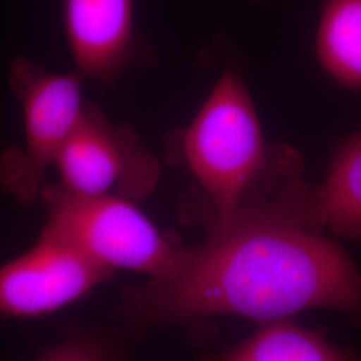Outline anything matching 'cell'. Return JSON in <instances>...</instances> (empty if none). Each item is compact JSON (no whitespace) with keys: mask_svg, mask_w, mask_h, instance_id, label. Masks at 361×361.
<instances>
[{"mask_svg":"<svg viewBox=\"0 0 361 361\" xmlns=\"http://www.w3.org/2000/svg\"><path fill=\"white\" fill-rule=\"evenodd\" d=\"M314 52L326 77L350 91H361V0H325Z\"/></svg>","mask_w":361,"mask_h":361,"instance_id":"obj_10","label":"cell"},{"mask_svg":"<svg viewBox=\"0 0 361 361\" xmlns=\"http://www.w3.org/2000/svg\"><path fill=\"white\" fill-rule=\"evenodd\" d=\"M314 219L336 237L361 240V130L336 143L322 186L314 188Z\"/></svg>","mask_w":361,"mask_h":361,"instance_id":"obj_8","label":"cell"},{"mask_svg":"<svg viewBox=\"0 0 361 361\" xmlns=\"http://www.w3.org/2000/svg\"><path fill=\"white\" fill-rule=\"evenodd\" d=\"M42 231L63 240L110 271L141 273L149 280L174 276L190 249L159 231L135 201L119 195H86L47 185Z\"/></svg>","mask_w":361,"mask_h":361,"instance_id":"obj_3","label":"cell"},{"mask_svg":"<svg viewBox=\"0 0 361 361\" xmlns=\"http://www.w3.org/2000/svg\"><path fill=\"white\" fill-rule=\"evenodd\" d=\"M118 350L106 336L90 329H73L59 341L40 348L37 360L101 361L113 360Z\"/></svg>","mask_w":361,"mask_h":361,"instance_id":"obj_11","label":"cell"},{"mask_svg":"<svg viewBox=\"0 0 361 361\" xmlns=\"http://www.w3.org/2000/svg\"><path fill=\"white\" fill-rule=\"evenodd\" d=\"M114 271L42 231L22 255L0 265V317L39 319L89 296Z\"/></svg>","mask_w":361,"mask_h":361,"instance_id":"obj_6","label":"cell"},{"mask_svg":"<svg viewBox=\"0 0 361 361\" xmlns=\"http://www.w3.org/2000/svg\"><path fill=\"white\" fill-rule=\"evenodd\" d=\"M54 170L66 190L119 195L140 201L153 193L161 164L129 125L111 122L98 104H86Z\"/></svg>","mask_w":361,"mask_h":361,"instance_id":"obj_5","label":"cell"},{"mask_svg":"<svg viewBox=\"0 0 361 361\" xmlns=\"http://www.w3.org/2000/svg\"><path fill=\"white\" fill-rule=\"evenodd\" d=\"M62 26L83 79L113 86L138 59L134 0H63Z\"/></svg>","mask_w":361,"mask_h":361,"instance_id":"obj_7","label":"cell"},{"mask_svg":"<svg viewBox=\"0 0 361 361\" xmlns=\"http://www.w3.org/2000/svg\"><path fill=\"white\" fill-rule=\"evenodd\" d=\"M221 361H349L360 360L352 349L343 348L314 331L279 319L264 323L245 340L212 356Z\"/></svg>","mask_w":361,"mask_h":361,"instance_id":"obj_9","label":"cell"},{"mask_svg":"<svg viewBox=\"0 0 361 361\" xmlns=\"http://www.w3.org/2000/svg\"><path fill=\"white\" fill-rule=\"evenodd\" d=\"M310 310H336L360 325V271L343 246L281 213L212 233L174 276L123 288L119 305L142 329L219 316L264 324Z\"/></svg>","mask_w":361,"mask_h":361,"instance_id":"obj_1","label":"cell"},{"mask_svg":"<svg viewBox=\"0 0 361 361\" xmlns=\"http://www.w3.org/2000/svg\"><path fill=\"white\" fill-rule=\"evenodd\" d=\"M252 1H262V0H252Z\"/></svg>","mask_w":361,"mask_h":361,"instance_id":"obj_12","label":"cell"},{"mask_svg":"<svg viewBox=\"0 0 361 361\" xmlns=\"http://www.w3.org/2000/svg\"><path fill=\"white\" fill-rule=\"evenodd\" d=\"M83 78L54 73L19 55L8 66V86L23 116V143L0 155V188L22 204L40 200L63 146L87 101Z\"/></svg>","mask_w":361,"mask_h":361,"instance_id":"obj_4","label":"cell"},{"mask_svg":"<svg viewBox=\"0 0 361 361\" xmlns=\"http://www.w3.org/2000/svg\"><path fill=\"white\" fill-rule=\"evenodd\" d=\"M186 168L207 194L213 232L247 216L293 207L307 186L296 154L271 149L245 83L225 70L178 137Z\"/></svg>","mask_w":361,"mask_h":361,"instance_id":"obj_2","label":"cell"}]
</instances>
